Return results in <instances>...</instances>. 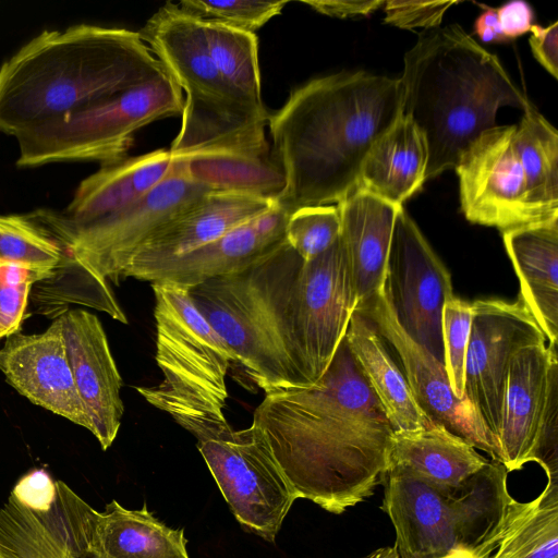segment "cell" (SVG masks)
<instances>
[{
  "mask_svg": "<svg viewBox=\"0 0 558 558\" xmlns=\"http://www.w3.org/2000/svg\"><path fill=\"white\" fill-rule=\"evenodd\" d=\"M0 371L31 402L93 430L77 392L60 318L40 333H15L0 348Z\"/></svg>",
  "mask_w": 558,
  "mask_h": 558,
  "instance_id": "cell-18",
  "label": "cell"
},
{
  "mask_svg": "<svg viewBox=\"0 0 558 558\" xmlns=\"http://www.w3.org/2000/svg\"><path fill=\"white\" fill-rule=\"evenodd\" d=\"M344 338L393 430L427 425L432 420L415 401L403 373L373 325L354 311Z\"/></svg>",
  "mask_w": 558,
  "mask_h": 558,
  "instance_id": "cell-28",
  "label": "cell"
},
{
  "mask_svg": "<svg viewBox=\"0 0 558 558\" xmlns=\"http://www.w3.org/2000/svg\"><path fill=\"white\" fill-rule=\"evenodd\" d=\"M287 3L286 0H183L179 7L202 20L218 22L255 34L269 20L280 14Z\"/></svg>",
  "mask_w": 558,
  "mask_h": 558,
  "instance_id": "cell-37",
  "label": "cell"
},
{
  "mask_svg": "<svg viewBox=\"0 0 558 558\" xmlns=\"http://www.w3.org/2000/svg\"><path fill=\"white\" fill-rule=\"evenodd\" d=\"M381 290L401 328L444 364L441 317L454 296L451 275L403 206L396 216Z\"/></svg>",
  "mask_w": 558,
  "mask_h": 558,
  "instance_id": "cell-13",
  "label": "cell"
},
{
  "mask_svg": "<svg viewBox=\"0 0 558 558\" xmlns=\"http://www.w3.org/2000/svg\"><path fill=\"white\" fill-rule=\"evenodd\" d=\"M527 462L538 463L547 481L558 482V355L550 357L544 407Z\"/></svg>",
  "mask_w": 558,
  "mask_h": 558,
  "instance_id": "cell-38",
  "label": "cell"
},
{
  "mask_svg": "<svg viewBox=\"0 0 558 558\" xmlns=\"http://www.w3.org/2000/svg\"><path fill=\"white\" fill-rule=\"evenodd\" d=\"M172 158L167 177L132 205L90 225L64 229L41 210L33 213L86 270L118 283L140 246L162 225L209 193Z\"/></svg>",
  "mask_w": 558,
  "mask_h": 558,
  "instance_id": "cell-10",
  "label": "cell"
},
{
  "mask_svg": "<svg viewBox=\"0 0 558 558\" xmlns=\"http://www.w3.org/2000/svg\"><path fill=\"white\" fill-rule=\"evenodd\" d=\"M203 25L209 53L229 88L244 104L265 108L256 35L208 20H203Z\"/></svg>",
  "mask_w": 558,
  "mask_h": 558,
  "instance_id": "cell-33",
  "label": "cell"
},
{
  "mask_svg": "<svg viewBox=\"0 0 558 558\" xmlns=\"http://www.w3.org/2000/svg\"><path fill=\"white\" fill-rule=\"evenodd\" d=\"M32 284L0 283V340L15 335L27 307Z\"/></svg>",
  "mask_w": 558,
  "mask_h": 558,
  "instance_id": "cell-40",
  "label": "cell"
},
{
  "mask_svg": "<svg viewBox=\"0 0 558 558\" xmlns=\"http://www.w3.org/2000/svg\"><path fill=\"white\" fill-rule=\"evenodd\" d=\"M490 558H558V482L547 481L532 501L512 498Z\"/></svg>",
  "mask_w": 558,
  "mask_h": 558,
  "instance_id": "cell-31",
  "label": "cell"
},
{
  "mask_svg": "<svg viewBox=\"0 0 558 558\" xmlns=\"http://www.w3.org/2000/svg\"><path fill=\"white\" fill-rule=\"evenodd\" d=\"M183 106L182 89L165 70L16 135V165L32 168L65 161H98L101 166L118 162L125 158L140 129L181 114Z\"/></svg>",
  "mask_w": 558,
  "mask_h": 558,
  "instance_id": "cell-9",
  "label": "cell"
},
{
  "mask_svg": "<svg viewBox=\"0 0 558 558\" xmlns=\"http://www.w3.org/2000/svg\"><path fill=\"white\" fill-rule=\"evenodd\" d=\"M449 1H385V22L400 28L417 27L436 28L442 21L446 11L453 4Z\"/></svg>",
  "mask_w": 558,
  "mask_h": 558,
  "instance_id": "cell-39",
  "label": "cell"
},
{
  "mask_svg": "<svg viewBox=\"0 0 558 558\" xmlns=\"http://www.w3.org/2000/svg\"><path fill=\"white\" fill-rule=\"evenodd\" d=\"M487 462L469 441L434 421L415 429L393 432L389 451V468H402L440 486L460 485Z\"/></svg>",
  "mask_w": 558,
  "mask_h": 558,
  "instance_id": "cell-27",
  "label": "cell"
},
{
  "mask_svg": "<svg viewBox=\"0 0 558 558\" xmlns=\"http://www.w3.org/2000/svg\"><path fill=\"white\" fill-rule=\"evenodd\" d=\"M315 11L335 17H351L368 15L371 12L384 5L385 1H302Z\"/></svg>",
  "mask_w": 558,
  "mask_h": 558,
  "instance_id": "cell-43",
  "label": "cell"
},
{
  "mask_svg": "<svg viewBox=\"0 0 558 558\" xmlns=\"http://www.w3.org/2000/svg\"><path fill=\"white\" fill-rule=\"evenodd\" d=\"M519 298L549 344L558 338V218L501 233Z\"/></svg>",
  "mask_w": 558,
  "mask_h": 558,
  "instance_id": "cell-24",
  "label": "cell"
},
{
  "mask_svg": "<svg viewBox=\"0 0 558 558\" xmlns=\"http://www.w3.org/2000/svg\"><path fill=\"white\" fill-rule=\"evenodd\" d=\"M508 471L488 461L458 486L425 482L390 466L385 475V511L396 532L400 558H432L470 551L490 558L496 550L512 497Z\"/></svg>",
  "mask_w": 558,
  "mask_h": 558,
  "instance_id": "cell-7",
  "label": "cell"
},
{
  "mask_svg": "<svg viewBox=\"0 0 558 558\" xmlns=\"http://www.w3.org/2000/svg\"><path fill=\"white\" fill-rule=\"evenodd\" d=\"M385 341L425 414L497 460V446L470 402L452 393L445 366L413 341L397 322L383 290L356 304Z\"/></svg>",
  "mask_w": 558,
  "mask_h": 558,
  "instance_id": "cell-17",
  "label": "cell"
},
{
  "mask_svg": "<svg viewBox=\"0 0 558 558\" xmlns=\"http://www.w3.org/2000/svg\"><path fill=\"white\" fill-rule=\"evenodd\" d=\"M402 116L399 78L365 71L314 78L269 114L286 186L275 201L289 215L340 203L357 186L374 143Z\"/></svg>",
  "mask_w": 558,
  "mask_h": 558,
  "instance_id": "cell-2",
  "label": "cell"
},
{
  "mask_svg": "<svg viewBox=\"0 0 558 558\" xmlns=\"http://www.w3.org/2000/svg\"><path fill=\"white\" fill-rule=\"evenodd\" d=\"M96 515L65 483L33 470L0 509V558H86Z\"/></svg>",
  "mask_w": 558,
  "mask_h": 558,
  "instance_id": "cell-11",
  "label": "cell"
},
{
  "mask_svg": "<svg viewBox=\"0 0 558 558\" xmlns=\"http://www.w3.org/2000/svg\"><path fill=\"white\" fill-rule=\"evenodd\" d=\"M258 216L219 239L145 269L134 278L149 282L166 281L191 288L204 281L240 271L286 240L266 233L259 225Z\"/></svg>",
  "mask_w": 558,
  "mask_h": 558,
  "instance_id": "cell-25",
  "label": "cell"
},
{
  "mask_svg": "<svg viewBox=\"0 0 558 558\" xmlns=\"http://www.w3.org/2000/svg\"><path fill=\"white\" fill-rule=\"evenodd\" d=\"M427 162L422 132L402 114L369 149L356 189L403 206L426 181Z\"/></svg>",
  "mask_w": 558,
  "mask_h": 558,
  "instance_id": "cell-26",
  "label": "cell"
},
{
  "mask_svg": "<svg viewBox=\"0 0 558 558\" xmlns=\"http://www.w3.org/2000/svg\"><path fill=\"white\" fill-rule=\"evenodd\" d=\"M275 201L209 192L159 227L137 250L124 278L181 256L266 211Z\"/></svg>",
  "mask_w": 558,
  "mask_h": 558,
  "instance_id": "cell-20",
  "label": "cell"
},
{
  "mask_svg": "<svg viewBox=\"0 0 558 558\" xmlns=\"http://www.w3.org/2000/svg\"><path fill=\"white\" fill-rule=\"evenodd\" d=\"M197 448L235 519L274 542L296 498L260 429L252 423Z\"/></svg>",
  "mask_w": 558,
  "mask_h": 558,
  "instance_id": "cell-12",
  "label": "cell"
},
{
  "mask_svg": "<svg viewBox=\"0 0 558 558\" xmlns=\"http://www.w3.org/2000/svg\"><path fill=\"white\" fill-rule=\"evenodd\" d=\"M530 47L537 62L554 77H558V22L548 26L533 24Z\"/></svg>",
  "mask_w": 558,
  "mask_h": 558,
  "instance_id": "cell-41",
  "label": "cell"
},
{
  "mask_svg": "<svg viewBox=\"0 0 558 558\" xmlns=\"http://www.w3.org/2000/svg\"><path fill=\"white\" fill-rule=\"evenodd\" d=\"M155 295V359L162 380L136 387L198 441L232 430L225 417L226 376L236 362L230 348L194 304L189 288L151 282Z\"/></svg>",
  "mask_w": 558,
  "mask_h": 558,
  "instance_id": "cell-8",
  "label": "cell"
},
{
  "mask_svg": "<svg viewBox=\"0 0 558 558\" xmlns=\"http://www.w3.org/2000/svg\"><path fill=\"white\" fill-rule=\"evenodd\" d=\"M301 262L284 240L248 267L189 288L198 311L265 393L307 386L290 313Z\"/></svg>",
  "mask_w": 558,
  "mask_h": 558,
  "instance_id": "cell-5",
  "label": "cell"
},
{
  "mask_svg": "<svg viewBox=\"0 0 558 558\" xmlns=\"http://www.w3.org/2000/svg\"><path fill=\"white\" fill-rule=\"evenodd\" d=\"M557 344L521 348L512 357L504 388L497 436L498 458L508 472L527 463L544 407L548 368Z\"/></svg>",
  "mask_w": 558,
  "mask_h": 558,
  "instance_id": "cell-22",
  "label": "cell"
},
{
  "mask_svg": "<svg viewBox=\"0 0 558 558\" xmlns=\"http://www.w3.org/2000/svg\"><path fill=\"white\" fill-rule=\"evenodd\" d=\"M339 236L337 205L301 207L290 215L286 227V241L303 262L326 252Z\"/></svg>",
  "mask_w": 558,
  "mask_h": 558,
  "instance_id": "cell-35",
  "label": "cell"
},
{
  "mask_svg": "<svg viewBox=\"0 0 558 558\" xmlns=\"http://www.w3.org/2000/svg\"><path fill=\"white\" fill-rule=\"evenodd\" d=\"M356 306L351 271L339 239L310 262H301L290 300L293 336L307 386L328 368Z\"/></svg>",
  "mask_w": 558,
  "mask_h": 558,
  "instance_id": "cell-14",
  "label": "cell"
},
{
  "mask_svg": "<svg viewBox=\"0 0 558 558\" xmlns=\"http://www.w3.org/2000/svg\"><path fill=\"white\" fill-rule=\"evenodd\" d=\"M471 304L464 393L497 446L510 362L521 348L545 342L546 338L520 299H480Z\"/></svg>",
  "mask_w": 558,
  "mask_h": 558,
  "instance_id": "cell-16",
  "label": "cell"
},
{
  "mask_svg": "<svg viewBox=\"0 0 558 558\" xmlns=\"http://www.w3.org/2000/svg\"><path fill=\"white\" fill-rule=\"evenodd\" d=\"M472 323V304L453 296L442 311L444 366L452 393L464 400V372Z\"/></svg>",
  "mask_w": 558,
  "mask_h": 558,
  "instance_id": "cell-36",
  "label": "cell"
},
{
  "mask_svg": "<svg viewBox=\"0 0 558 558\" xmlns=\"http://www.w3.org/2000/svg\"><path fill=\"white\" fill-rule=\"evenodd\" d=\"M399 81L402 114L427 145L426 180L454 169L468 147L497 125L500 107L531 105L498 58L457 24L422 33L404 56Z\"/></svg>",
  "mask_w": 558,
  "mask_h": 558,
  "instance_id": "cell-4",
  "label": "cell"
},
{
  "mask_svg": "<svg viewBox=\"0 0 558 558\" xmlns=\"http://www.w3.org/2000/svg\"><path fill=\"white\" fill-rule=\"evenodd\" d=\"M252 423L295 498L328 512L369 498L388 471L395 430L345 338L315 384L265 393Z\"/></svg>",
  "mask_w": 558,
  "mask_h": 558,
  "instance_id": "cell-1",
  "label": "cell"
},
{
  "mask_svg": "<svg viewBox=\"0 0 558 558\" xmlns=\"http://www.w3.org/2000/svg\"><path fill=\"white\" fill-rule=\"evenodd\" d=\"M515 125L483 132L454 168L465 218L476 225L508 230L558 218L530 198L524 172L513 147Z\"/></svg>",
  "mask_w": 558,
  "mask_h": 558,
  "instance_id": "cell-15",
  "label": "cell"
},
{
  "mask_svg": "<svg viewBox=\"0 0 558 558\" xmlns=\"http://www.w3.org/2000/svg\"><path fill=\"white\" fill-rule=\"evenodd\" d=\"M497 15L502 34L507 40L530 32L534 21L532 7L522 0L505 3L497 9Z\"/></svg>",
  "mask_w": 558,
  "mask_h": 558,
  "instance_id": "cell-42",
  "label": "cell"
},
{
  "mask_svg": "<svg viewBox=\"0 0 558 558\" xmlns=\"http://www.w3.org/2000/svg\"><path fill=\"white\" fill-rule=\"evenodd\" d=\"M474 32L484 43L507 41L499 24L497 9L494 8H487L478 15L474 23Z\"/></svg>",
  "mask_w": 558,
  "mask_h": 558,
  "instance_id": "cell-44",
  "label": "cell"
},
{
  "mask_svg": "<svg viewBox=\"0 0 558 558\" xmlns=\"http://www.w3.org/2000/svg\"><path fill=\"white\" fill-rule=\"evenodd\" d=\"M173 159L193 182L215 193L276 201L286 186L283 170L270 156L208 151Z\"/></svg>",
  "mask_w": 558,
  "mask_h": 558,
  "instance_id": "cell-30",
  "label": "cell"
},
{
  "mask_svg": "<svg viewBox=\"0 0 558 558\" xmlns=\"http://www.w3.org/2000/svg\"><path fill=\"white\" fill-rule=\"evenodd\" d=\"M65 257L63 245L32 214L0 215V262L27 266L47 278Z\"/></svg>",
  "mask_w": 558,
  "mask_h": 558,
  "instance_id": "cell-34",
  "label": "cell"
},
{
  "mask_svg": "<svg viewBox=\"0 0 558 558\" xmlns=\"http://www.w3.org/2000/svg\"><path fill=\"white\" fill-rule=\"evenodd\" d=\"M361 558H400L396 546H387L375 549L366 556Z\"/></svg>",
  "mask_w": 558,
  "mask_h": 558,
  "instance_id": "cell-45",
  "label": "cell"
},
{
  "mask_svg": "<svg viewBox=\"0 0 558 558\" xmlns=\"http://www.w3.org/2000/svg\"><path fill=\"white\" fill-rule=\"evenodd\" d=\"M432 558H482L470 551H454L445 556L432 557Z\"/></svg>",
  "mask_w": 558,
  "mask_h": 558,
  "instance_id": "cell-46",
  "label": "cell"
},
{
  "mask_svg": "<svg viewBox=\"0 0 558 558\" xmlns=\"http://www.w3.org/2000/svg\"><path fill=\"white\" fill-rule=\"evenodd\" d=\"M90 551L106 558H190L183 530L158 521L146 505L129 510L116 500L97 511Z\"/></svg>",
  "mask_w": 558,
  "mask_h": 558,
  "instance_id": "cell-29",
  "label": "cell"
},
{
  "mask_svg": "<svg viewBox=\"0 0 558 558\" xmlns=\"http://www.w3.org/2000/svg\"><path fill=\"white\" fill-rule=\"evenodd\" d=\"M163 71L138 32L92 24L43 31L0 65V132L16 136Z\"/></svg>",
  "mask_w": 558,
  "mask_h": 558,
  "instance_id": "cell-3",
  "label": "cell"
},
{
  "mask_svg": "<svg viewBox=\"0 0 558 558\" xmlns=\"http://www.w3.org/2000/svg\"><path fill=\"white\" fill-rule=\"evenodd\" d=\"M337 207L357 304L383 288L395 220L402 206L355 189Z\"/></svg>",
  "mask_w": 558,
  "mask_h": 558,
  "instance_id": "cell-23",
  "label": "cell"
},
{
  "mask_svg": "<svg viewBox=\"0 0 558 558\" xmlns=\"http://www.w3.org/2000/svg\"><path fill=\"white\" fill-rule=\"evenodd\" d=\"M142 40L184 90L182 122L171 158L231 151L270 156L266 108H254L229 88L209 53L203 20L166 2L140 29Z\"/></svg>",
  "mask_w": 558,
  "mask_h": 558,
  "instance_id": "cell-6",
  "label": "cell"
},
{
  "mask_svg": "<svg viewBox=\"0 0 558 558\" xmlns=\"http://www.w3.org/2000/svg\"><path fill=\"white\" fill-rule=\"evenodd\" d=\"M513 134L531 201L558 213V132L531 104Z\"/></svg>",
  "mask_w": 558,
  "mask_h": 558,
  "instance_id": "cell-32",
  "label": "cell"
},
{
  "mask_svg": "<svg viewBox=\"0 0 558 558\" xmlns=\"http://www.w3.org/2000/svg\"><path fill=\"white\" fill-rule=\"evenodd\" d=\"M171 165L169 150L159 148L101 166L80 183L64 211L43 214L64 229L85 227L144 197L167 177Z\"/></svg>",
  "mask_w": 558,
  "mask_h": 558,
  "instance_id": "cell-21",
  "label": "cell"
},
{
  "mask_svg": "<svg viewBox=\"0 0 558 558\" xmlns=\"http://www.w3.org/2000/svg\"><path fill=\"white\" fill-rule=\"evenodd\" d=\"M86 558H106L101 555H98V554H95L93 551L89 550V553L87 554Z\"/></svg>",
  "mask_w": 558,
  "mask_h": 558,
  "instance_id": "cell-47",
  "label": "cell"
},
{
  "mask_svg": "<svg viewBox=\"0 0 558 558\" xmlns=\"http://www.w3.org/2000/svg\"><path fill=\"white\" fill-rule=\"evenodd\" d=\"M80 398L92 422V434L107 450L114 441L123 415L122 378L98 317L85 310L59 316Z\"/></svg>",
  "mask_w": 558,
  "mask_h": 558,
  "instance_id": "cell-19",
  "label": "cell"
}]
</instances>
